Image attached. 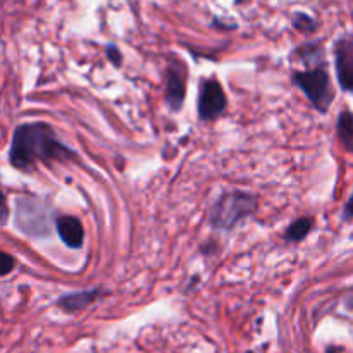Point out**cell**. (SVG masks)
Segmentation results:
<instances>
[{"label": "cell", "instance_id": "obj_1", "mask_svg": "<svg viewBox=\"0 0 353 353\" xmlns=\"http://www.w3.org/2000/svg\"><path fill=\"white\" fill-rule=\"evenodd\" d=\"M74 152L65 147L47 123L21 124L10 143L9 161L19 171H31L40 162L68 161Z\"/></svg>", "mask_w": 353, "mask_h": 353}, {"label": "cell", "instance_id": "obj_2", "mask_svg": "<svg viewBox=\"0 0 353 353\" xmlns=\"http://www.w3.org/2000/svg\"><path fill=\"white\" fill-rule=\"evenodd\" d=\"M257 209L255 196L243 192H230L219 196L209 212V223L217 230H231Z\"/></svg>", "mask_w": 353, "mask_h": 353}, {"label": "cell", "instance_id": "obj_3", "mask_svg": "<svg viewBox=\"0 0 353 353\" xmlns=\"http://www.w3.org/2000/svg\"><path fill=\"white\" fill-rule=\"evenodd\" d=\"M293 83L307 95V99L312 102L319 112H326L333 102V88H331L330 74L326 69L316 68L310 71L295 72L293 74Z\"/></svg>", "mask_w": 353, "mask_h": 353}, {"label": "cell", "instance_id": "obj_4", "mask_svg": "<svg viewBox=\"0 0 353 353\" xmlns=\"http://www.w3.org/2000/svg\"><path fill=\"white\" fill-rule=\"evenodd\" d=\"M228 105L226 93L216 78L203 79L199 92V116L202 121H214Z\"/></svg>", "mask_w": 353, "mask_h": 353}, {"label": "cell", "instance_id": "obj_5", "mask_svg": "<svg viewBox=\"0 0 353 353\" xmlns=\"http://www.w3.org/2000/svg\"><path fill=\"white\" fill-rule=\"evenodd\" d=\"M186 95V76L183 65H171L165 74V103L171 110L181 109Z\"/></svg>", "mask_w": 353, "mask_h": 353}, {"label": "cell", "instance_id": "obj_6", "mask_svg": "<svg viewBox=\"0 0 353 353\" xmlns=\"http://www.w3.org/2000/svg\"><path fill=\"white\" fill-rule=\"evenodd\" d=\"M57 231L61 240L69 248H79L85 241V231L81 223L72 216H61L57 219Z\"/></svg>", "mask_w": 353, "mask_h": 353}, {"label": "cell", "instance_id": "obj_7", "mask_svg": "<svg viewBox=\"0 0 353 353\" xmlns=\"http://www.w3.org/2000/svg\"><path fill=\"white\" fill-rule=\"evenodd\" d=\"M97 296H99V290L69 293V295H64L59 300V307L65 310V312H79V310L88 307L92 302H95Z\"/></svg>", "mask_w": 353, "mask_h": 353}, {"label": "cell", "instance_id": "obj_8", "mask_svg": "<svg viewBox=\"0 0 353 353\" xmlns=\"http://www.w3.org/2000/svg\"><path fill=\"white\" fill-rule=\"evenodd\" d=\"M338 137L345 150L353 152V114L350 110H343L338 117Z\"/></svg>", "mask_w": 353, "mask_h": 353}, {"label": "cell", "instance_id": "obj_9", "mask_svg": "<svg viewBox=\"0 0 353 353\" xmlns=\"http://www.w3.org/2000/svg\"><path fill=\"white\" fill-rule=\"evenodd\" d=\"M314 228V221L312 217H300V219H296L295 223L292 224V226L286 230V240L293 241V243H296V241H302L303 238H307V234L310 233V230Z\"/></svg>", "mask_w": 353, "mask_h": 353}, {"label": "cell", "instance_id": "obj_10", "mask_svg": "<svg viewBox=\"0 0 353 353\" xmlns=\"http://www.w3.org/2000/svg\"><path fill=\"white\" fill-rule=\"evenodd\" d=\"M293 24H295V28H299L302 31H314V28H316V23L309 16H305V14H296L295 19H293Z\"/></svg>", "mask_w": 353, "mask_h": 353}, {"label": "cell", "instance_id": "obj_11", "mask_svg": "<svg viewBox=\"0 0 353 353\" xmlns=\"http://www.w3.org/2000/svg\"><path fill=\"white\" fill-rule=\"evenodd\" d=\"M107 55H109V59L112 61L114 65L121 64V52L117 50L116 45H109V47H107Z\"/></svg>", "mask_w": 353, "mask_h": 353}, {"label": "cell", "instance_id": "obj_12", "mask_svg": "<svg viewBox=\"0 0 353 353\" xmlns=\"http://www.w3.org/2000/svg\"><path fill=\"white\" fill-rule=\"evenodd\" d=\"M2 276H6V274H9L10 272V269H12V265H14V259L10 257L9 254H2Z\"/></svg>", "mask_w": 353, "mask_h": 353}, {"label": "cell", "instance_id": "obj_13", "mask_svg": "<svg viewBox=\"0 0 353 353\" xmlns=\"http://www.w3.org/2000/svg\"><path fill=\"white\" fill-rule=\"evenodd\" d=\"M345 221H353V195L350 196V200L345 205V212H343Z\"/></svg>", "mask_w": 353, "mask_h": 353}]
</instances>
